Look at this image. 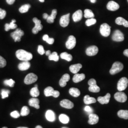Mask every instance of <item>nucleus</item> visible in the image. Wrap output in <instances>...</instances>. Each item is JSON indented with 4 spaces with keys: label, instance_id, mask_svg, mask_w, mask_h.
<instances>
[{
    "label": "nucleus",
    "instance_id": "nucleus-54",
    "mask_svg": "<svg viewBox=\"0 0 128 128\" xmlns=\"http://www.w3.org/2000/svg\"><path fill=\"white\" fill-rule=\"evenodd\" d=\"M35 128H43L42 127H41V126H40V125H38V126H36V127Z\"/></svg>",
    "mask_w": 128,
    "mask_h": 128
},
{
    "label": "nucleus",
    "instance_id": "nucleus-60",
    "mask_svg": "<svg viewBox=\"0 0 128 128\" xmlns=\"http://www.w3.org/2000/svg\"><path fill=\"white\" fill-rule=\"evenodd\" d=\"M127 1H128V0H127Z\"/></svg>",
    "mask_w": 128,
    "mask_h": 128
},
{
    "label": "nucleus",
    "instance_id": "nucleus-38",
    "mask_svg": "<svg viewBox=\"0 0 128 128\" xmlns=\"http://www.w3.org/2000/svg\"><path fill=\"white\" fill-rule=\"evenodd\" d=\"M30 114V110L27 106H23L22 108L20 114L22 116H27Z\"/></svg>",
    "mask_w": 128,
    "mask_h": 128
},
{
    "label": "nucleus",
    "instance_id": "nucleus-22",
    "mask_svg": "<svg viewBox=\"0 0 128 128\" xmlns=\"http://www.w3.org/2000/svg\"><path fill=\"white\" fill-rule=\"evenodd\" d=\"M82 68V65L81 64H72L69 67V70L72 73H78L80 69Z\"/></svg>",
    "mask_w": 128,
    "mask_h": 128
},
{
    "label": "nucleus",
    "instance_id": "nucleus-23",
    "mask_svg": "<svg viewBox=\"0 0 128 128\" xmlns=\"http://www.w3.org/2000/svg\"><path fill=\"white\" fill-rule=\"evenodd\" d=\"M86 76L84 74H76L73 78V81L75 83H78L84 80Z\"/></svg>",
    "mask_w": 128,
    "mask_h": 128
},
{
    "label": "nucleus",
    "instance_id": "nucleus-27",
    "mask_svg": "<svg viewBox=\"0 0 128 128\" xmlns=\"http://www.w3.org/2000/svg\"><path fill=\"white\" fill-rule=\"evenodd\" d=\"M57 14V10L56 9L52 10V13L50 16L46 19V21L48 23H53L54 22V20L56 17V15Z\"/></svg>",
    "mask_w": 128,
    "mask_h": 128
},
{
    "label": "nucleus",
    "instance_id": "nucleus-57",
    "mask_svg": "<svg viewBox=\"0 0 128 128\" xmlns=\"http://www.w3.org/2000/svg\"><path fill=\"white\" fill-rule=\"evenodd\" d=\"M35 87H38V85H37V84H36V85L35 86Z\"/></svg>",
    "mask_w": 128,
    "mask_h": 128
},
{
    "label": "nucleus",
    "instance_id": "nucleus-35",
    "mask_svg": "<svg viewBox=\"0 0 128 128\" xmlns=\"http://www.w3.org/2000/svg\"><path fill=\"white\" fill-rule=\"evenodd\" d=\"M48 59L50 60H53L56 62H57L59 60V56L57 52H53L48 56Z\"/></svg>",
    "mask_w": 128,
    "mask_h": 128
},
{
    "label": "nucleus",
    "instance_id": "nucleus-17",
    "mask_svg": "<svg viewBox=\"0 0 128 128\" xmlns=\"http://www.w3.org/2000/svg\"><path fill=\"white\" fill-rule=\"evenodd\" d=\"M70 76L68 74H65L61 78L59 82L60 86L61 87H64L66 86V82L70 80Z\"/></svg>",
    "mask_w": 128,
    "mask_h": 128
},
{
    "label": "nucleus",
    "instance_id": "nucleus-28",
    "mask_svg": "<svg viewBox=\"0 0 128 128\" xmlns=\"http://www.w3.org/2000/svg\"><path fill=\"white\" fill-rule=\"evenodd\" d=\"M84 104L87 105L93 104V103H95L96 102V99L94 98L90 97L88 95H86L84 97Z\"/></svg>",
    "mask_w": 128,
    "mask_h": 128
},
{
    "label": "nucleus",
    "instance_id": "nucleus-39",
    "mask_svg": "<svg viewBox=\"0 0 128 128\" xmlns=\"http://www.w3.org/2000/svg\"><path fill=\"white\" fill-rule=\"evenodd\" d=\"M43 40L46 41L49 44H52L54 42V39L53 38H50L48 35H44L43 37Z\"/></svg>",
    "mask_w": 128,
    "mask_h": 128
},
{
    "label": "nucleus",
    "instance_id": "nucleus-7",
    "mask_svg": "<svg viewBox=\"0 0 128 128\" xmlns=\"http://www.w3.org/2000/svg\"><path fill=\"white\" fill-rule=\"evenodd\" d=\"M38 78L37 75L35 74H28L24 79V83L26 84H32L37 81Z\"/></svg>",
    "mask_w": 128,
    "mask_h": 128
},
{
    "label": "nucleus",
    "instance_id": "nucleus-40",
    "mask_svg": "<svg viewBox=\"0 0 128 128\" xmlns=\"http://www.w3.org/2000/svg\"><path fill=\"white\" fill-rule=\"evenodd\" d=\"M4 84L6 86H8L10 87H14L15 84V81L12 79L9 80H5L4 81Z\"/></svg>",
    "mask_w": 128,
    "mask_h": 128
},
{
    "label": "nucleus",
    "instance_id": "nucleus-29",
    "mask_svg": "<svg viewBox=\"0 0 128 128\" xmlns=\"http://www.w3.org/2000/svg\"><path fill=\"white\" fill-rule=\"evenodd\" d=\"M69 92L71 96L74 97H78L80 95V91L76 88H71L69 90Z\"/></svg>",
    "mask_w": 128,
    "mask_h": 128
},
{
    "label": "nucleus",
    "instance_id": "nucleus-42",
    "mask_svg": "<svg viewBox=\"0 0 128 128\" xmlns=\"http://www.w3.org/2000/svg\"><path fill=\"white\" fill-rule=\"evenodd\" d=\"M10 93V91L8 90L2 89L1 91V95L2 99H5L9 96V94Z\"/></svg>",
    "mask_w": 128,
    "mask_h": 128
},
{
    "label": "nucleus",
    "instance_id": "nucleus-41",
    "mask_svg": "<svg viewBox=\"0 0 128 128\" xmlns=\"http://www.w3.org/2000/svg\"><path fill=\"white\" fill-rule=\"evenodd\" d=\"M96 23V20L94 18H89L86 22V24L87 26H90Z\"/></svg>",
    "mask_w": 128,
    "mask_h": 128
},
{
    "label": "nucleus",
    "instance_id": "nucleus-52",
    "mask_svg": "<svg viewBox=\"0 0 128 128\" xmlns=\"http://www.w3.org/2000/svg\"><path fill=\"white\" fill-rule=\"evenodd\" d=\"M45 54H46V56H49L51 54V53L50 51L48 50L46 51V52H45Z\"/></svg>",
    "mask_w": 128,
    "mask_h": 128
},
{
    "label": "nucleus",
    "instance_id": "nucleus-4",
    "mask_svg": "<svg viewBox=\"0 0 128 128\" xmlns=\"http://www.w3.org/2000/svg\"><path fill=\"white\" fill-rule=\"evenodd\" d=\"M128 80L126 78H121L117 84V89L119 91H122L128 86Z\"/></svg>",
    "mask_w": 128,
    "mask_h": 128
},
{
    "label": "nucleus",
    "instance_id": "nucleus-43",
    "mask_svg": "<svg viewBox=\"0 0 128 128\" xmlns=\"http://www.w3.org/2000/svg\"><path fill=\"white\" fill-rule=\"evenodd\" d=\"M6 65V61L4 58L0 56V68H4Z\"/></svg>",
    "mask_w": 128,
    "mask_h": 128
},
{
    "label": "nucleus",
    "instance_id": "nucleus-19",
    "mask_svg": "<svg viewBox=\"0 0 128 128\" xmlns=\"http://www.w3.org/2000/svg\"><path fill=\"white\" fill-rule=\"evenodd\" d=\"M46 118L49 122H54L56 120V115L54 112L52 110H48L46 113Z\"/></svg>",
    "mask_w": 128,
    "mask_h": 128
},
{
    "label": "nucleus",
    "instance_id": "nucleus-30",
    "mask_svg": "<svg viewBox=\"0 0 128 128\" xmlns=\"http://www.w3.org/2000/svg\"><path fill=\"white\" fill-rule=\"evenodd\" d=\"M117 114L120 118L127 120L128 119V110H120Z\"/></svg>",
    "mask_w": 128,
    "mask_h": 128
},
{
    "label": "nucleus",
    "instance_id": "nucleus-44",
    "mask_svg": "<svg viewBox=\"0 0 128 128\" xmlns=\"http://www.w3.org/2000/svg\"><path fill=\"white\" fill-rule=\"evenodd\" d=\"M38 52L40 55H43L45 53V51L44 49V48L43 46L42 45H39L38 46Z\"/></svg>",
    "mask_w": 128,
    "mask_h": 128
},
{
    "label": "nucleus",
    "instance_id": "nucleus-45",
    "mask_svg": "<svg viewBox=\"0 0 128 128\" xmlns=\"http://www.w3.org/2000/svg\"><path fill=\"white\" fill-rule=\"evenodd\" d=\"M20 113L17 110H15L10 113V116L14 118H18L20 116Z\"/></svg>",
    "mask_w": 128,
    "mask_h": 128
},
{
    "label": "nucleus",
    "instance_id": "nucleus-16",
    "mask_svg": "<svg viewBox=\"0 0 128 128\" xmlns=\"http://www.w3.org/2000/svg\"><path fill=\"white\" fill-rule=\"evenodd\" d=\"M110 98V94L107 93L105 96L104 97H102V96L98 97L97 98V101H98L102 104H107L109 102Z\"/></svg>",
    "mask_w": 128,
    "mask_h": 128
},
{
    "label": "nucleus",
    "instance_id": "nucleus-56",
    "mask_svg": "<svg viewBox=\"0 0 128 128\" xmlns=\"http://www.w3.org/2000/svg\"><path fill=\"white\" fill-rule=\"evenodd\" d=\"M17 128H28L27 127H18Z\"/></svg>",
    "mask_w": 128,
    "mask_h": 128
},
{
    "label": "nucleus",
    "instance_id": "nucleus-9",
    "mask_svg": "<svg viewBox=\"0 0 128 128\" xmlns=\"http://www.w3.org/2000/svg\"><path fill=\"white\" fill-rule=\"evenodd\" d=\"M114 97L116 101L120 102H124L127 100V96L122 91L118 92L115 93Z\"/></svg>",
    "mask_w": 128,
    "mask_h": 128
},
{
    "label": "nucleus",
    "instance_id": "nucleus-34",
    "mask_svg": "<svg viewBox=\"0 0 128 128\" xmlns=\"http://www.w3.org/2000/svg\"><path fill=\"white\" fill-rule=\"evenodd\" d=\"M84 16L86 18H94V15L91 10L86 9L84 10Z\"/></svg>",
    "mask_w": 128,
    "mask_h": 128
},
{
    "label": "nucleus",
    "instance_id": "nucleus-3",
    "mask_svg": "<svg viewBox=\"0 0 128 128\" xmlns=\"http://www.w3.org/2000/svg\"><path fill=\"white\" fill-rule=\"evenodd\" d=\"M44 94L46 97L52 96L55 98H57L60 96V92L54 90L53 87L48 86L44 90Z\"/></svg>",
    "mask_w": 128,
    "mask_h": 128
},
{
    "label": "nucleus",
    "instance_id": "nucleus-12",
    "mask_svg": "<svg viewBox=\"0 0 128 128\" xmlns=\"http://www.w3.org/2000/svg\"><path fill=\"white\" fill-rule=\"evenodd\" d=\"M70 14H67L62 16L60 19V26L62 27H66L69 23Z\"/></svg>",
    "mask_w": 128,
    "mask_h": 128
},
{
    "label": "nucleus",
    "instance_id": "nucleus-37",
    "mask_svg": "<svg viewBox=\"0 0 128 128\" xmlns=\"http://www.w3.org/2000/svg\"><path fill=\"white\" fill-rule=\"evenodd\" d=\"M89 91L92 92H98L100 91V88L96 84L90 86L88 88Z\"/></svg>",
    "mask_w": 128,
    "mask_h": 128
},
{
    "label": "nucleus",
    "instance_id": "nucleus-32",
    "mask_svg": "<svg viewBox=\"0 0 128 128\" xmlns=\"http://www.w3.org/2000/svg\"><path fill=\"white\" fill-rule=\"evenodd\" d=\"M60 122L63 124H68L69 122V118L66 115L61 114L59 116Z\"/></svg>",
    "mask_w": 128,
    "mask_h": 128
},
{
    "label": "nucleus",
    "instance_id": "nucleus-6",
    "mask_svg": "<svg viewBox=\"0 0 128 128\" xmlns=\"http://www.w3.org/2000/svg\"><path fill=\"white\" fill-rule=\"evenodd\" d=\"M100 32L102 36L108 37L110 33V27L108 24L104 23L101 25Z\"/></svg>",
    "mask_w": 128,
    "mask_h": 128
},
{
    "label": "nucleus",
    "instance_id": "nucleus-47",
    "mask_svg": "<svg viewBox=\"0 0 128 128\" xmlns=\"http://www.w3.org/2000/svg\"><path fill=\"white\" fill-rule=\"evenodd\" d=\"M88 84H89V86H91L92 85H94V84H96V80L94 79H91L89 80L88 82Z\"/></svg>",
    "mask_w": 128,
    "mask_h": 128
},
{
    "label": "nucleus",
    "instance_id": "nucleus-10",
    "mask_svg": "<svg viewBox=\"0 0 128 128\" xmlns=\"http://www.w3.org/2000/svg\"><path fill=\"white\" fill-rule=\"evenodd\" d=\"M112 39L114 41L121 42L124 40V34L119 30H116L112 34Z\"/></svg>",
    "mask_w": 128,
    "mask_h": 128
},
{
    "label": "nucleus",
    "instance_id": "nucleus-36",
    "mask_svg": "<svg viewBox=\"0 0 128 128\" xmlns=\"http://www.w3.org/2000/svg\"><path fill=\"white\" fill-rule=\"evenodd\" d=\"M30 8V5L28 4L23 5L20 8L19 12L22 14L27 12Z\"/></svg>",
    "mask_w": 128,
    "mask_h": 128
},
{
    "label": "nucleus",
    "instance_id": "nucleus-5",
    "mask_svg": "<svg viewBox=\"0 0 128 128\" xmlns=\"http://www.w3.org/2000/svg\"><path fill=\"white\" fill-rule=\"evenodd\" d=\"M24 33L20 28H17L15 32L11 33V37L12 38L15 42H20V41L21 38L23 36Z\"/></svg>",
    "mask_w": 128,
    "mask_h": 128
},
{
    "label": "nucleus",
    "instance_id": "nucleus-46",
    "mask_svg": "<svg viewBox=\"0 0 128 128\" xmlns=\"http://www.w3.org/2000/svg\"><path fill=\"white\" fill-rule=\"evenodd\" d=\"M6 15V12L4 10L0 8V19H4Z\"/></svg>",
    "mask_w": 128,
    "mask_h": 128
},
{
    "label": "nucleus",
    "instance_id": "nucleus-31",
    "mask_svg": "<svg viewBox=\"0 0 128 128\" xmlns=\"http://www.w3.org/2000/svg\"><path fill=\"white\" fill-rule=\"evenodd\" d=\"M60 58L63 60H66L68 62L72 61L73 59L72 56L68 54L67 52H63L60 54Z\"/></svg>",
    "mask_w": 128,
    "mask_h": 128
},
{
    "label": "nucleus",
    "instance_id": "nucleus-48",
    "mask_svg": "<svg viewBox=\"0 0 128 128\" xmlns=\"http://www.w3.org/2000/svg\"><path fill=\"white\" fill-rule=\"evenodd\" d=\"M84 110H85L86 112H90V113L92 114V109L91 108L90 106H86V107H84Z\"/></svg>",
    "mask_w": 128,
    "mask_h": 128
},
{
    "label": "nucleus",
    "instance_id": "nucleus-55",
    "mask_svg": "<svg viewBox=\"0 0 128 128\" xmlns=\"http://www.w3.org/2000/svg\"><path fill=\"white\" fill-rule=\"evenodd\" d=\"M40 2H44V1H45V0H39Z\"/></svg>",
    "mask_w": 128,
    "mask_h": 128
},
{
    "label": "nucleus",
    "instance_id": "nucleus-59",
    "mask_svg": "<svg viewBox=\"0 0 128 128\" xmlns=\"http://www.w3.org/2000/svg\"><path fill=\"white\" fill-rule=\"evenodd\" d=\"M62 128H67V127H63Z\"/></svg>",
    "mask_w": 128,
    "mask_h": 128
},
{
    "label": "nucleus",
    "instance_id": "nucleus-24",
    "mask_svg": "<svg viewBox=\"0 0 128 128\" xmlns=\"http://www.w3.org/2000/svg\"><path fill=\"white\" fill-rule=\"evenodd\" d=\"M16 20H12L10 23L8 24L6 23L5 25V30L6 32H8L10 29H15L17 28V24H15Z\"/></svg>",
    "mask_w": 128,
    "mask_h": 128
},
{
    "label": "nucleus",
    "instance_id": "nucleus-2",
    "mask_svg": "<svg viewBox=\"0 0 128 128\" xmlns=\"http://www.w3.org/2000/svg\"><path fill=\"white\" fill-rule=\"evenodd\" d=\"M123 69V64L120 62H115L113 64L112 68L110 69V73L112 75H114L120 72Z\"/></svg>",
    "mask_w": 128,
    "mask_h": 128
},
{
    "label": "nucleus",
    "instance_id": "nucleus-58",
    "mask_svg": "<svg viewBox=\"0 0 128 128\" xmlns=\"http://www.w3.org/2000/svg\"><path fill=\"white\" fill-rule=\"evenodd\" d=\"M2 128H8L7 127H3Z\"/></svg>",
    "mask_w": 128,
    "mask_h": 128
},
{
    "label": "nucleus",
    "instance_id": "nucleus-50",
    "mask_svg": "<svg viewBox=\"0 0 128 128\" xmlns=\"http://www.w3.org/2000/svg\"><path fill=\"white\" fill-rule=\"evenodd\" d=\"M48 16H49V15L48 14H46V13L43 14V18H44V19H45V20H46L48 18Z\"/></svg>",
    "mask_w": 128,
    "mask_h": 128
},
{
    "label": "nucleus",
    "instance_id": "nucleus-14",
    "mask_svg": "<svg viewBox=\"0 0 128 128\" xmlns=\"http://www.w3.org/2000/svg\"><path fill=\"white\" fill-rule=\"evenodd\" d=\"M60 104L62 107L68 109L73 108L74 106L73 103L68 99H64L61 101Z\"/></svg>",
    "mask_w": 128,
    "mask_h": 128
},
{
    "label": "nucleus",
    "instance_id": "nucleus-51",
    "mask_svg": "<svg viewBox=\"0 0 128 128\" xmlns=\"http://www.w3.org/2000/svg\"><path fill=\"white\" fill-rule=\"evenodd\" d=\"M124 55H125V56L128 57V49L125 50L124 51Z\"/></svg>",
    "mask_w": 128,
    "mask_h": 128
},
{
    "label": "nucleus",
    "instance_id": "nucleus-53",
    "mask_svg": "<svg viewBox=\"0 0 128 128\" xmlns=\"http://www.w3.org/2000/svg\"><path fill=\"white\" fill-rule=\"evenodd\" d=\"M90 0L91 1L92 3H93V4H94L96 2V0Z\"/></svg>",
    "mask_w": 128,
    "mask_h": 128
},
{
    "label": "nucleus",
    "instance_id": "nucleus-26",
    "mask_svg": "<svg viewBox=\"0 0 128 128\" xmlns=\"http://www.w3.org/2000/svg\"><path fill=\"white\" fill-rule=\"evenodd\" d=\"M115 23L119 25H124L125 27H128V22L124 18L119 17L116 19Z\"/></svg>",
    "mask_w": 128,
    "mask_h": 128
},
{
    "label": "nucleus",
    "instance_id": "nucleus-33",
    "mask_svg": "<svg viewBox=\"0 0 128 128\" xmlns=\"http://www.w3.org/2000/svg\"><path fill=\"white\" fill-rule=\"evenodd\" d=\"M30 94L33 97H37L40 95V91L38 87H34L32 88L30 91Z\"/></svg>",
    "mask_w": 128,
    "mask_h": 128
},
{
    "label": "nucleus",
    "instance_id": "nucleus-21",
    "mask_svg": "<svg viewBox=\"0 0 128 128\" xmlns=\"http://www.w3.org/2000/svg\"><path fill=\"white\" fill-rule=\"evenodd\" d=\"M82 17V11L81 10H78L76 11L72 16L73 20L74 22H78L80 21Z\"/></svg>",
    "mask_w": 128,
    "mask_h": 128
},
{
    "label": "nucleus",
    "instance_id": "nucleus-8",
    "mask_svg": "<svg viewBox=\"0 0 128 128\" xmlns=\"http://www.w3.org/2000/svg\"><path fill=\"white\" fill-rule=\"evenodd\" d=\"M33 21L35 23V26L32 29V33L34 34H37L38 32L40 31L43 28V26L41 25L40 20L35 17L33 18Z\"/></svg>",
    "mask_w": 128,
    "mask_h": 128
},
{
    "label": "nucleus",
    "instance_id": "nucleus-15",
    "mask_svg": "<svg viewBox=\"0 0 128 128\" xmlns=\"http://www.w3.org/2000/svg\"><path fill=\"white\" fill-rule=\"evenodd\" d=\"M107 9L110 11H115L118 10L120 8L119 5L114 1L111 0L108 2L107 4Z\"/></svg>",
    "mask_w": 128,
    "mask_h": 128
},
{
    "label": "nucleus",
    "instance_id": "nucleus-20",
    "mask_svg": "<svg viewBox=\"0 0 128 128\" xmlns=\"http://www.w3.org/2000/svg\"><path fill=\"white\" fill-rule=\"evenodd\" d=\"M40 101L39 100L36 98H32L28 101V104L30 106L33 107L37 109H38L40 108L39 105Z\"/></svg>",
    "mask_w": 128,
    "mask_h": 128
},
{
    "label": "nucleus",
    "instance_id": "nucleus-49",
    "mask_svg": "<svg viewBox=\"0 0 128 128\" xmlns=\"http://www.w3.org/2000/svg\"><path fill=\"white\" fill-rule=\"evenodd\" d=\"M15 0H6V2L8 4L10 5L13 4L15 2Z\"/></svg>",
    "mask_w": 128,
    "mask_h": 128
},
{
    "label": "nucleus",
    "instance_id": "nucleus-11",
    "mask_svg": "<svg viewBox=\"0 0 128 128\" xmlns=\"http://www.w3.org/2000/svg\"><path fill=\"white\" fill-rule=\"evenodd\" d=\"M76 45V38L73 35H71L66 43V48L68 50H72L74 48Z\"/></svg>",
    "mask_w": 128,
    "mask_h": 128
},
{
    "label": "nucleus",
    "instance_id": "nucleus-25",
    "mask_svg": "<svg viewBox=\"0 0 128 128\" xmlns=\"http://www.w3.org/2000/svg\"><path fill=\"white\" fill-rule=\"evenodd\" d=\"M30 64L28 61H23L18 64V68L21 71L27 70L30 68Z\"/></svg>",
    "mask_w": 128,
    "mask_h": 128
},
{
    "label": "nucleus",
    "instance_id": "nucleus-13",
    "mask_svg": "<svg viewBox=\"0 0 128 128\" xmlns=\"http://www.w3.org/2000/svg\"><path fill=\"white\" fill-rule=\"evenodd\" d=\"M86 54L88 56H94L98 52V48L96 46H91L87 48L86 50Z\"/></svg>",
    "mask_w": 128,
    "mask_h": 128
},
{
    "label": "nucleus",
    "instance_id": "nucleus-18",
    "mask_svg": "<svg viewBox=\"0 0 128 128\" xmlns=\"http://www.w3.org/2000/svg\"><path fill=\"white\" fill-rule=\"evenodd\" d=\"M99 117L97 115L94 114H90L89 115V120L88 124L91 125H94L97 124L99 122Z\"/></svg>",
    "mask_w": 128,
    "mask_h": 128
},
{
    "label": "nucleus",
    "instance_id": "nucleus-1",
    "mask_svg": "<svg viewBox=\"0 0 128 128\" xmlns=\"http://www.w3.org/2000/svg\"><path fill=\"white\" fill-rule=\"evenodd\" d=\"M16 57L18 60L23 61H28L32 60L33 56L31 53L23 50H19L16 52Z\"/></svg>",
    "mask_w": 128,
    "mask_h": 128
}]
</instances>
